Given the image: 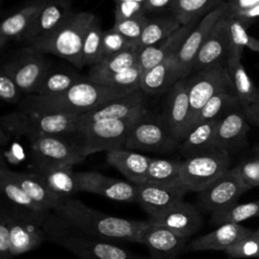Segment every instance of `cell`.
Wrapping results in <instances>:
<instances>
[{
	"instance_id": "1",
	"label": "cell",
	"mask_w": 259,
	"mask_h": 259,
	"mask_svg": "<svg viewBox=\"0 0 259 259\" xmlns=\"http://www.w3.org/2000/svg\"><path fill=\"white\" fill-rule=\"evenodd\" d=\"M54 213L69 228L90 237L107 241L142 242V235L148 221H136L112 217L84 204L76 198L61 201Z\"/></svg>"
},
{
	"instance_id": "2",
	"label": "cell",
	"mask_w": 259,
	"mask_h": 259,
	"mask_svg": "<svg viewBox=\"0 0 259 259\" xmlns=\"http://www.w3.org/2000/svg\"><path fill=\"white\" fill-rule=\"evenodd\" d=\"M133 92L135 91L108 87L83 78L70 89L58 95L30 94L20 102L19 109L81 115L104 102Z\"/></svg>"
},
{
	"instance_id": "3",
	"label": "cell",
	"mask_w": 259,
	"mask_h": 259,
	"mask_svg": "<svg viewBox=\"0 0 259 259\" xmlns=\"http://www.w3.org/2000/svg\"><path fill=\"white\" fill-rule=\"evenodd\" d=\"M95 17L88 11L74 12L65 23L51 34L30 42L28 46L44 54H52L66 59L76 67L81 68L83 67V40Z\"/></svg>"
},
{
	"instance_id": "4",
	"label": "cell",
	"mask_w": 259,
	"mask_h": 259,
	"mask_svg": "<svg viewBox=\"0 0 259 259\" xmlns=\"http://www.w3.org/2000/svg\"><path fill=\"white\" fill-rule=\"evenodd\" d=\"M1 123L8 132L25 136L28 140L40 136H67L78 132V115L46 113L18 109L6 113Z\"/></svg>"
},
{
	"instance_id": "5",
	"label": "cell",
	"mask_w": 259,
	"mask_h": 259,
	"mask_svg": "<svg viewBox=\"0 0 259 259\" xmlns=\"http://www.w3.org/2000/svg\"><path fill=\"white\" fill-rule=\"evenodd\" d=\"M144 115L126 119L100 120L81 126L75 135L80 139L79 144L83 155L87 157L98 152L107 153L112 150L125 149L130 132Z\"/></svg>"
},
{
	"instance_id": "6",
	"label": "cell",
	"mask_w": 259,
	"mask_h": 259,
	"mask_svg": "<svg viewBox=\"0 0 259 259\" xmlns=\"http://www.w3.org/2000/svg\"><path fill=\"white\" fill-rule=\"evenodd\" d=\"M230 153L212 149L185 158L181 163V182L189 190L200 192L230 170Z\"/></svg>"
},
{
	"instance_id": "7",
	"label": "cell",
	"mask_w": 259,
	"mask_h": 259,
	"mask_svg": "<svg viewBox=\"0 0 259 259\" xmlns=\"http://www.w3.org/2000/svg\"><path fill=\"white\" fill-rule=\"evenodd\" d=\"M32 163L31 167L74 166L86 157L79 143H73L63 136H40L28 140Z\"/></svg>"
},
{
	"instance_id": "8",
	"label": "cell",
	"mask_w": 259,
	"mask_h": 259,
	"mask_svg": "<svg viewBox=\"0 0 259 259\" xmlns=\"http://www.w3.org/2000/svg\"><path fill=\"white\" fill-rule=\"evenodd\" d=\"M187 88L190 102L189 130L197 113L213 95L223 90L234 89L226 63H219L194 72L187 79Z\"/></svg>"
},
{
	"instance_id": "9",
	"label": "cell",
	"mask_w": 259,
	"mask_h": 259,
	"mask_svg": "<svg viewBox=\"0 0 259 259\" xmlns=\"http://www.w3.org/2000/svg\"><path fill=\"white\" fill-rule=\"evenodd\" d=\"M178 146L179 142L172 137L162 117L153 116L151 112L135 123L125 142V149L143 152L166 153Z\"/></svg>"
},
{
	"instance_id": "10",
	"label": "cell",
	"mask_w": 259,
	"mask_h": 259,
	"mask_svg": "<svg viewBox=\"0 0 259 259\" xmlns=\"http://www.w3.org/2000/svg\"><path fill=\"white\" fill-rule=\"evenodd\" d=\"M54 243L61 245L78 259H152L135 254L112 241L102 240L68 231Z\"/></svg>"
},
{
	"instance_id": "11",
	"label": "cell",
	"mask_w": 259,
	"mask_h": 259,
	"mask_svg": "<svg viewBox=\"0 0 259 259\" xmlns=\"http://www.w3.org/2000/svg\"><path fill=\"white\" fill-rule=\"evenodd\" d=\"M248 190L250 187L234 167L198 192V205L204 212L212 215L236 204Z\"/></svg>"
},
{
	"instance_id": "12",
	"label": "cell",
	"mask_w": 259,
	"mask_h": 259,
	"mask_svg": "<svg viewBox=\"0 0 259 259\" xmlns=\"http://www.w3.org/2000/svg\"><path fill=\"white\" fill-rule=\"evenodd\" d=\"M44 53L31 48H24L4 65L12 74L22 93L34 94L50 69Z\"/></svg>"
},
{
	"instance_id": "13",
	"label": "cell",
	"mask_w": 259,
	"mask_h": 259,
	"mask_svg": "<svg viewBox=\"0 0 259 259\" xmlns=\"http://www.w3.org/2000/svg\"><path fill=\"white\" fill-rule=\"evenodd\" d=\"M150 112L146 96L142 90L135 91L104 102L95 108L78 115L79 128L83 125L108 119H126L141 116ZM78 128V130H79Z\"/></svg>"
},
{
	"instance_id": "14",
	"label": "cell",
	"mask_w": 259,
	"mask_h": 259,
	"mask_svg": "<svg viewBox=\"0 0 259 259\" xmlns=\"http://www.w3.org/2000/svg\"><path fill=\"white\" fill-rule=\"evenodd\" d=\"M8 210L11 252L13 256L27 253L37 248L46 240H49V235L44 227L27 212L12 205L8 207Z\"/></svg>"
},
{
	"instance_id": "15",
	"label": "cell",
	"mask_w": 259,
	"mask_h": 259,
	"mask_svg": "<svg viewBox=\"0 0 259 259\" xmlns=\"http://www.w3.org/2000/svg\"><path fill=\"white\" fill-rule=\"evenodd\" d=\"M228 11L229 5L226 1L204 15L188 34L176 54V61L181 78H186L192 72V66L199 49L203 45L215 23L227 15Z\"/></svg>"
},
{
	"instance_id": "16",
	"label": "cell",
	"mask_w": 259,
	"mask_h": 259,
	"mask_svg": "<svg viewBox=\"0 0 259 259\" xmlns=\"http://www.w3.org/2000/svg\"><path fill=\"white\" fill-rule=\"evenodd\" d=\"M162 119L172 137L179 143L189 131L190 102L187 79L177 81L168 91Z\"/></svg>"
},
{
	"instance_id": "17",
	"label": "cell",
	"mask_w": 259,
	"mask_h": 259,
	"mask_svg": "<svg viewBox=\"0 0 259 259\" xmlns=\"http://www.w3.org/2000/svg\"><path fill=\"white\" fill-rule=\"evenodd\" d=\"M137 199L141 207L149 217H156L169 210L177 203L183 201L184 195L189 191L183 184L164 185L150 182L135 184Z\"/></svg>"
},
{
	"instance_id": "18",
	"label": "cell",
	"mask_w": 259,
	"mask_h": 259,
	"mask_svg": "<svg viewBox=\"0 0 259 259\" xmlns=\"http://www.w3.org/2000/svg\"><path fill=\"white\" fill-rule=\"evenodd\" d=\"M79 191L90 192L106 198L122 201L136 202V185L116 178L105 176L97 171L76 172Z\"/></svg>"
},
{
	"instance_id": "19",
	"label": "cell",
	"mask_w": 259,
	"mask_h": 259,
	"mask_svg": "<svg viewBox=\"0 0 259 259\" xmlns=\"http://www.w3.org/2000/svg\"><path fill=\"white\" fill-rule=\"evenodd\" d=\"M250 130L249 120L241 106L227 111L219 120L214 146L218 149L231 152L238 151L247 144V136Z\"/></svg>"
},
{
	"instance_id": "20",
	"label": "cell",
	"mask_w": 259,
	"mask_h": 259,
	"mask_svg": "<svg viewBox=\"0 0 259 259\" xmlns=\"http://www.w3.org/2000/svg\"><path fill=\"white\" fill-rule=\"evenodd\" d=\"M187 240L186 237L148 222L141 244L148 248L152 259H179L180 255L187 250Z\"/></svg>"
},
{
	"instance_id": "21",
	"label": "cell",
	"mask_w": 259,
	"mask_h": 259,
	"mask_svg": "<svg viewBox=\"0 0 259 259\" xmlns=\"http://www.w3.org/2000/svg\"><path fill=\"white\" fill-rule=\"evenodd\" d=\"M147 221L186 238L197 233L203 225V220L199 210L186 201L177 203L162 214L148 217Z\"/></svg>"
},
{
	"instance_id": "22",
	"label": "cell",
	"mask_w": 259,
	"mask_h": 259,
	"mask_svg": "<svg viewBox=\"0 0 259 259\" xmlns=\"http://www.w3.org/2000/svg\"><path fill=\"white\" fill-rule=\"evenodd\" d=\"M231 53V42L226 15L221 18L203 45L199 49L192 66V72H197L219 63H226Z\"/></svg>"
},
{
	"instance_id": "23",
	"label": "cell",
	"mask_w": 259,
	"mask_h": 259,
	"mask_svg": "<svg viewBox=\"0 0 259 259\" xmlns=\"http://www.w3.org/2000/svg\"><path fill=\"white\" fill-rule=\"evenodd\" d=\"M47 0H30L7 15L0 25V48L9 41H25Z\"/></svg>"
},
{
	"instance_id": "24",
	"label": "cell",
	"mask_w": 259,
	"mask_h": 259,
	"mask_svg": "<svg viewBox=\"0 0 259 259\" xmlns=\"http://www.w3.org/2000/svg\"><path fill=\"white\" fill-rule=\"evenodd\" d=\"M73 13L72 0H47L28 32L25 41L30 44L51 34L65 23Z\"/></svg>"
},
{
	"instance_id": "25",
	"label": "cell",
	"mask_w": 259,
	"mask_h": 259,
	"mask_svg": "<svg viewBox=\"0 0 259 259\" xmlns=\"http://www.w3.org/2000/svg\"><path fill=\"white\" fill-rule=\"evenodd\" d=\"M198 22L199 20H195L182 25L179 29L174 31L160 42L141 50L139 52L138 64L143 70V73L160 64L164 60L175 56L188 34L197 25Z\"/></svg>"
},
{
	"instance_id": "26",
	"label": "cell",
	"mask_w": 259,
	"mask_h": 259,
	"mask_svg": "<svg viewBox=\"0 0 259 259\" xmlns=\"http://www.w3.org/2000/svg\"><path fill=\"white\" fill-rule=\"evenodd\" d=\"M253 231L236 223L221 225L214 231L192 240L187 250L191 251H225L239 240L250 236Z\"/></svg>"
},
{
	"instance_id": "27",
	"label": "cell",
	"mask_w": 259,
	"mask_h": 259,
	"mask_svg": "<svg viewBox=\"0 0 259 259\" xmlns=\"http://www.w3.org/2000/svg\"><path fill=\"white\" fill-rule=\"evenodd\" d=\"M151 160V157L128 149H117L106 153V162L133 184H142L147 181Z\"/></svg>"
},
{
	"instance_id": "28",
	"label": "cell",
	"mask_w": 259,
	"mask_h": 259,
	"mask_svg": "<svg viewBox=\"0 0 259 259\" xmlns=\"http://www.w3.org/2000/svg\"><path fill=\"white\" fill-rule=\"evenodd\" d=\"M181 78L176 55L143 73L141 90L145 94H160L169 89Z\"/></svg>"
},
{
	"instance_id": "29",
	"label": "cell",
	"mask_w": 259,
	"mask_h": 259,
	"mask_svg": "<svg viewBox=\"0 0 259 259\" xmlns=\"http://www.w3.org/2000/svg\"><path fill=\"white\" fill-rule=\"evenodd\" d=\"M30 172L35 173L44 183L60 198H73L79 192L76 172L73 166L32 167Z\"/></svg>"
},
{
	"instance_id": "30",
	"label": "cell",
	"mask_w": 259,
	"mask_h": 259,
	"mask_svg": "<svg viewBox=\"0 0 259 259\" xmlns=\"http://www.w3.org/2000/svg\"><path fill=\"white\" fill-rule=\"evenodd\" d=\"M220 118L194 124L179 143L178 150L180 153L187 158L195 154L218 149L214 146V135Z\"/></svg>"
},
{
	"instance_id": "31",
	"label": "cell",
	"mask_w": 259,
	"mask_h": 259,
	"mask_svg": "<svg viewBox=\"0 0 259 259\" xmlns=\"http://www.w3.org/2000/svg\"><path fill=\"white\" fill-rule=\"evenodd\" d=\"M10 175L31 199L48 210L54 211L63 200L33 172H15L10 170Z\"/></svg>"
},
{
	"instance_id": "32",
	"label": "cell",
	"mask_w": 259,
	"mask_h": 259,
	"mask_svg": "<svg viewBox=\"0 0 259 259\" xmlns=\"http://www.w3.org/2000/svg\"><path fill=\"white\" fill-rule=\"evenodd\" d=\"M226 66L241 107L246 108L257 101L259 99V89L255 86L244 68L241 57L229 56Z\"/></svg>"
},
{
	"instance_id": "33",
	"label": "cell",
	"mask_w": 259,
	"mask_h": 259,
	"mask_svg": "<svg viewBox=\"0 0 259 259\" xmlns=\"http://www.w3.org/2000/svg\"><path fill=\"white\" fill-rule=\"evenodd\" d=\"M139 51L137 46L119 52L113 56L102 59L99 63L91 67L88 79L94 81L100 77L119 73L138 64Z\"/></svg>"
},
{
	"instance_id": "34",
	"label": "cell",
	"mask_w": 259,
	"mask_h": 259,
	"mask_svg": "<svg viewBox=\"0 0 259 259\" xmlns=\"http://www.w3.org/2000/svg\"><path fill=\"white\" fill-rule=\"evenodd\" d=\"M181 26L182 25L180 22L172 14L158 18H149L141 34V37L137 42L138 51L140 52L147 47H151L160 42L174 31L179 29Z\"/></svg>"
},
{
	"instance_id": "35",
	"label": "cell",
	"mask_w": 259,
	"mask_h": 259,
	"mask_svg": "<svg viewBox=\"0 0 259 259\" xmlns=\"http://www.w3.org/2000/svg\"><path fill=\"white\" fill-rule=\"evenodd\" d=\"M227 0H174L170 12L180 22L185 25L195 20H200L212 9Z\"/></svg>"
},
{
	"instance_id": "36",
	"label": "cell",
	"mask_w": 259,
	"mask_h": 259,
	"mask_svg": "<svg viewBox=\"0 0 259 259\" xmlns=\"http://www.w3.org/2000/svg\"><path fill=\"white\" fill-rule=\"evenodd\" d=\"M237 106H241V104L235 90L234 89L223 90L217 93L215 95H213L203 105V107L195 116L191 127L198 122L220 118L227 111Z\"/></svg>"
},
{
	"instance_id": "37",
	"label": "cell",
	"mask_w": 259,
	"mask_h": 259,
	"mask_svg": "<svg viewBox=\"0 0 259 259\" xmlns=\"http://www.w3.org/2000/svg\"><path fill=\"white\" fill-rule=\"evenodd\" d=\"M181 163L174 159L152 158L147 173V181L164 185H178L181 182Z\"/></svg>"
},
{
	"instance_id": "38",
	"label": "cell",
	"mask_w": 259,
	"mask_h": 259,
	"mask_svg": "<svg viewBox=\"0 0 259 259\" xmlns=\"http://www.w3.org/2000/svg\"><path fill=\"white\" fill-rule=\"evenodd\" d=\"M228 31L231 42L230 56H237L242 58V53L245 48L259 53V39L253 37L248 33V24L244 21L226 15Z\"/></svg>"
},
{
	"instance_id": "39",
	"label": "cell",
	"mask_w": 259,
	"mask_h": 259,
	"mask_svg": "<svg viewBox=\"0 0 259 259\" xmlns=\"http://www.w3.org/2000/svg\"><path fill=\"white\" fill-rule=\"evenodd\" d=\"M82 79L81 76L74 72L50 70L38 85L34 94L58 95L67 91Z\"/></svg>"
},
{
	"instance_id": "40",
	"label": "cell",
	"mask_w": 259,
	"mask_h": 259,
	"mask_svg": "<svg viewBox=\"0 0 259 259\" xmlns=\"http://www.w3.org/2000/svg\"><path fill=\"white\" fill-rule=\"evenodd\" d=\"M103 30L99 20L95 17L90 23L83 40L82 65L94 66L102 59Z\"/></svg>"
},
{
	"instance_id": "41",
	"label": "cell",
	"mask_w": 259,
	"mask_h": 259,
	"mask_svg": "<svg viewBox=\"0 0 259 259\" xmlns=\"http://www.w3.org/2000/svg\"><path fill=\"white\" fill-rule=\"evenodd\" d=\"M256 217H259V199L246 203H236L221 212L212 214L210 221L211 224L221 226L229 223L240 224V222Z\"/></svg>"
},
{
	"instance_id": "42",
	"label": "cell",
	"mask_w": 259,
	"mask_h": 259,
	"mask_svg": "<svg viewBox=\"0 0 259 259\" xmlns=\"http://www.w3.org/2000/svg\"><path fill=\"white\" fill-rule=\"evenodd\" d=\"M143 76V70L137 64L136 66L124 70L119 73L111 74L108 76L100 77L93 82L113 87V88H120V89H127V90H141V80Z\"/></svg>"
},
{
	"instance_id": "43",
	"label": "cell",
	"mask_w": 259,
	"mask_h": 259,
	"mask_svg": "<svg viewBox=\"0 0 259 259\" xmlns=\"http://www.w3.org/2000/svg\"><path fill=\"white\" fill-rule=\"evenodd\" d=\"M149 18L147 17L146 13L143 12L131 18L114 21V24L112 27L115 30H117L119 33H121L125 38L137 44L139 38L141 37V34Z\"/></svg>"
},
{
	"instance_id": "44",
	"label": "cell",
	"mask_w": 259,
	"mask_h": 259,
	"mask_svg": "<svg viewBox=\"0 0 259 259\" xmlns=\"http://www.w3.org/2000/svg\"><path fill=\"white\" fill-rule=\"evenodd\" d=\"M254 233V232H253ZM230 258H259V237L252 234L247 236L224 251Z\"/></svg>"
},
{
	"instance_id": "45",
	"label": "cell",
	"mask_w": 259,
	"mask_h": 259,
	"mask_svg": "<svg viewBox=\"0 0 259 259\" xmlns=\"http://www.w3.org/2000/svg\"><path fill=\"white\" fill-rule=\"evenodd\" d=\"M137 46V44L125 38L113 27L103 31L102 36V59L113 56L119 52ZM101 59V60H102Z\"/></svg>"
},
{
	"instance_id": "46",
	"label": "cell",
	"mask_w": 259,
	"mask_h": 259,
	"mask_svg": "<svg viewBox=\"0 0 259 259\" xmlns=\"http://www.w3.org/2000/svg\"><path fill=\"white\" fill-rule=\"evenodd\" d=\"M243 181L251 188L259 186V147L254 149L253 154L244 159L236 167Z\"/></svg>"
},
{
	"instance_id": "47",
	"label": "cell",
	"mask_w": 259,
	"mask_h": 259,
	"mask_svg": "<svg viewBox=\"0 0 259 259\" xmlns=\"http://www.w3.org/2000/svg\"><path fill=\"white\" fill-rule=\"evenodd\" d=\"M22 92L10 71L3 64L0 71V98L5 103L13 104L19 101Z\"/></svg>"
},
{
	"instance_id": "48",
	"label": "cell",
	"mask_w": 259,
	"mask_h": 259,
	"mask_svg": "<svg viewBox=\"0 0 259 259\" xmlns=\"http://www.w3.org/2000/svg\"><path fill=\"white\" fill-rule=\"evenodd\" d=\"M9 233V210L2 206L0 210V259H12Z\"/></svg>"
},
{
	"instance_id": "49",
	"label": "cell",
	"mask_w": 259,
	"mask_h": 259,
	"mask_svg": "<svg viewBox=\"0 0 259 259\" xmlns=\"http://www.w3.org/2000/svg\"><path fill=\"white\" fill-rule=\"evenodd\" d=\"M144 12V4L138 2H119L115 3L114 21L134 17Z\"/></svg>"
},
{
	"instance_id": "50",
	"label": "cell",
	"mask_w": 259,
	"mask_h": 259,
	"mask_svg": "<svg viewBox=\"0 0 259 259\" xmlns=\"http://www.w3.org/2000/svg\"><path fill=\"white\" fill-rule=\"evenodd\" d=\"M174 0H146L144 4V12H161L171 9Z\"/></svg>"
},
{
	"instance_id": "51",
	"label": "cell",
	"mask_w": 259,
	"mask_h": 259,
	"mask_svg": "<svg viewBox=\"0 0 259 259\" xmlns=\"http://www.w3.org/2000/svg\"><path fill=\"white\" fill-rule=\"evenodd\" d=\"M227 15H229L231 17L238 18V19L244 21L246 24H249L250 22L255 21L256 19L259 18V3L249 9L234 12V13H227Z\"/></svg>"
},
{
	"instance_id": "52",
	"label": "cell",
	"mask_w": 259,
	"mask_h": 259,
	"mask_svg": "<svg viewBox=\"0 0 259 259\" xmlns=\"http://www.w3.org/2000/svg\"><path fill=\"white\" fill-rule=\"evenodd\" d=\"M229 5L228 13H234L249 9L259 3V0H227Z\"/></svg>"
},
{
	"instance_id": "53",
	"label": "cell",
	"mask_w": 259,
	"mask_h": 259,
	"mask_svg": "<svg viewBox=\"0 0 259 259\" xmlns=\"http://www.w3.org/2000/svg\"><path fill=\"white\" fill-rule=\"evenodd\" d=\"M249 122L254 123L255 125L259 126V99L249 105L246 108H243Z\"/></svg>"
},
{
	"instance_id": "54",
	"label": "cell",
	"mask_w": 259,
	"mask_h": 259,
	"mask_svg": "<svg viewBox=\"0 0 259 259\" xmlns=\"http://www.w3.org/2000/svg\"><path fill=\"white\" fill-rule=\"evenodd\" d=\"M138 2L141 4H145L146 0H114V3H119V2Z\"/></svg>"
},
{
	"instance_id": "55",
	"label": "cell",
	"mask_w": 259,
	"mask_h": 259,
	"mask_svg": "<svg viewBox=\"0 0 259 259\" xmlns=\"http://www.w3.org/2000/svg\"><path fill=\"white\" fill-rule=\"evenodd\" d=\"M253 234H254V235H256V236H258V237H259V229H257V230H256V231H255V232H254V233H253Z\"/></svg>"
},
{
	"instance_id": "56",
	"label": "cell",
	"mask_w": 259,
	"mask_h": 259,
	"mask_svg": "<svg viewBox=\"0 0 259 259\" xmlns=\"http://www.w3.org/2000/svg\"><path fill=\"white\" fill-rule=\"evenodd\" d=\"M1 1H3V0H1Z\"/></svg>"
}]
</instances>
